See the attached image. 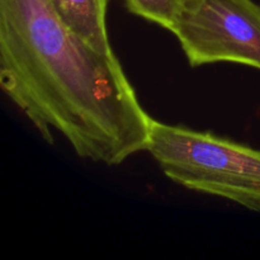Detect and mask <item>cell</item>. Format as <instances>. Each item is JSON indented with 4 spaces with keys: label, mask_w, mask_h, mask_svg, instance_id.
Listing matches in <instances>:
<instances>
[{
    "label": "cell",
    "mask_w": 260,
    "mask_h": 260,
    "mask_svg": "<svg viewBox=\"0 0 260 260\" xmlns=\"http://www.w3.org/2000/svg\"><path fill=\"white\" fill-rule=\"evenodd\" d=\"M172 33L192 68L235 62L260 70V5L253 0H184Z\"/></svg>",
    "instance_id": "cell-3"
},
{
    "label": "cell",
    "mask_w": 260,
    "mask_h": 260,
    "mask_svg": "<svg viewBox=\"0 0 260 260\" xmlns=\"http://www.w3.org/2000/svg\"><path fill=\"white\" fill-rule=\"evenodd\" d=\"M62 22L84 42L104 53H113L107 32L108 0H50Z\"/></svg>",
    "instance_id": "cell-4"
},
{
    "label": "cell",
    "mask_w": 260,
    "mask_h": 260,
    "mask_svg": "<svg viewBox=\"0 0 260 260\" xmlns=\"http://www.w3.org/2000/svg\"><path fill=\"white\" fill-rule=\"evenodd\" d=\"M129 13L172 32L184 0H123Z\"/></svg>",
    "instance_id": "cell-5"
},
{
    "label": "cell",
    "mask_w": 260,
    "mask_h": 260,
    "mask_svg": "<svg viewBox=\"0 0 260 260\" xmlns=\"http://www.w3.org/2000/svg\"><path fill=\"white\" fill-rule=\"evenodd\" d=\"M0 85L48 142L119 165L147 151L152 118L121 62L84 42L50 0H0Z\"/></svg>",
    "instance_id": "cell-1"
},
{
    "label": "cell",
    "mask_w": 260,
    "mask_h": 260,
    "mask_svg": "<svg viewBox=\"0 0 260 260\" xmlns=\"http://www.w3.org/2000/svg\"><path fill=\"white\" fill-rule=\"evenodd\" d=\"M147 151L177 184L260 212V150L152 119Z\"/></svg>",
    "instance_id": "cell-2"
}]
</instances>
